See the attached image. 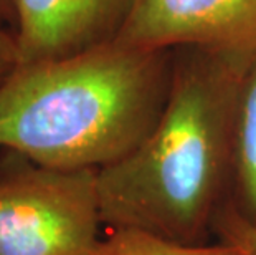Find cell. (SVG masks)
Returning a JSON list of instances; mask_svg holds the SVG:
<instances>
[{"label": "cell", "instance_id": "6da1fadb", "mask_svg": "<svg viewBox=\"0 0 256 255\" xmlns=\"http://www.w3.org/2000/svg\"><path fill=\"white\" fill-rule=\"evenodd\" d=\"M177 52L156 126L128 156L98 171L101 219L111 229L206 243L230 197L240 86L256 53Z\"/></svg>", "mask_w": 256, "mask_h": 255}, {"label": "cell", "instance_id": "7a4b0ae2", "mask_svg": "<svg viewBox=\"0 0 256 255\" xmlns=\"http://www.w3.org/2000/svg\"><path fill=\"white\" fill-rule=\"evenodd\" d=\"M172 68V52L118 40L17 67L0 83V149L56 169L100 171L152 131Z\"/></svg>", "mask_w": 256, "mask_h": 255}, {"label": "cell", "instance_id": "3957f363", "mask_svg": "<svg viewBox=\"0 0 256 255\" xmlns=\"http://www.w3.org/2000/svg\"><path fill=\"white\" fill-rule=\"evenodd\" d=\"M101 224L98 171L0 149V255H88Z\"/></svg>", "mask_w": 256, "mask_h": 255}, {"label": "cell", "instance_id": "277c9868", "mask_svg": "<svg viewBox=\"0 0 256 255\" xmlns=\"http://www.w3.org/2000/svg\"><path fill=\"white\" fill-rule=\"evenodd\" d=\"M118 42L147 50L256 53V0H134Z\"/></svg>", "mask_w": 256, "mask_h": 255}, {"label": "cell", "instance_id": "5b68a950", "mask_svg": "<svg viewBox=\"0 0 256 255\" xmlns=\"http://www.w3.org/2000/svg\"><path fill=\"white\" fill-rule=\"evenodd\" d=\"M18 67L116 40L134 0H15Z\"/></svg>", "mask_w": 256, "mask_h": 255}, {"label": "cell", "instance_id": "8992f818", "mask_svg": "<svg viewBox=\"0 0 256 255\" xmlns=\"http://www.w3.org/2000/svg\"><path fill=\"white\" fill-rule=\"evenodd\" d=\"M226 204L244 222L256 227V55L250 62L240 86L233 172Z\"/></svg>", "mask_w": 256, "mask_h": 255}, {"label": "cell", "instance_id": "52a82bcc", "mask_svg": "<svg viewBox=\"0 0 256 255\" xmlns=\"http://www.w3.org/2000/svg\"><path fill=\"white\" fill-rule=\"evenodd\" d=\"M88 255H243L240 248L220 240L182 243L134 227H116L100 238Z\"/></svg>", "mask_w": 256, "mask_h": 255}, {"label": "cell", "instance_id": "ba28073f", "mask_svg": "<svg viewBox=\"0 0 256 255\" xmlns=\"http://www.w3.org/2000/svg\"><path fill=\"white\" fill-rule=\"evenodd\" d=\"M214 238L232 243L243 255H256V227L244 222L228 204L223 205L215 219Z\"/></svg>", "mask_w": 256, "mask_h": 255}, {"label": "cell", "instance_id": "9c48e42d", "mask_svg": "<svg viewBox=\"0 0 256 255\" xmlns=\"http://www.w3.org/2000/svg\"><path fill=\"white\" fill-rule=\"evenodd\" d=\"M18 67L17 40L14 30L0 24V83Z\"/></svg>", "mask_w": 256, "mask_h": 255}, {"label": "cell", "instance_id": "30bf717a", "mask_svg": "<svg viewBox=\"0 0 256 255\" xmlns=\"http://www.w3.org/2000/svg\"><path fill=\"white\" fill-rule=\"evenodd\" d=\"M0 24L8 27L10 30L15 29V24H17V4H15V0H0Z\"/></svg>", "mask_w": 256, "mask_h": 255}]
</instances>
